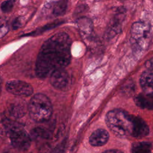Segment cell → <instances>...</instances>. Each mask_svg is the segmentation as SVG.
Listing matches in <instances>:
<instances>
[{"mask_svg":"<svg viewBox=\"0 0 153 153\" xmlns=\"http://www.w3.org/2000/svg\"><path fill=\"white\" fill-rule=\"evenodd\" d=\"M71 41L65 32H59L42 44L35 65L36 76L41 79L54 71L64 69L71 61Z\"/></svg>","mask_w":153,"mask_h":153,"instance_id":"obj_1","label":"cell"},{"mask_svg":"<svg viewBox=\"0 0 153 153\" xmlns=\"http://www.w3.org/2000/svg\"><path fill=\"white\" fill-rule=\"evenodd\" d=\"M135 116L121 109H114L108 112L105 121L108 128L118 137L132 136Z\"/></svg>","mask_w":153,"mask_h":153,"instance_id":"obj_2","label":"cell"},{"mask_svg":"<svg viewBox=\"0 0 153 153\" xmlns=\"http://www.w3.org/2000/svg\"><path fill=\"white\" fill-rule=\"evenodd\" d=\"M28 111L30 118L38 123L48 121L53 113V106L50 99L45 94L37 93L30 100Z\"/></svg>","mask_w":153,"mask_h":153,"instance_id":"obj_3","label":"cell"},{"mask_svg":"<svg viewBox=\"0 0 153 153\" xmlns=\"http://www.w3.org/2000/svg\"><path fill=\"white\" fill-rule=\"evenodd\" d=\"M150 25L145 22H136L131 27V40L134 45L143 50L148 47L150 37Z\"/></svg>","mask_w":153,"mask_h":153,"instance_id":"obj_4","label":"cell"},{"mask_svg":"<svg viewBox=\"0 0 153 153\" xmlns=\"http://www.w3.org/2000/svg\"><path fill=\"white\" fill-rule=\"evenodd\" d=\"M12 145L18 150H27L31 143L30 137L24 130L22 126L18 123L8 134Z\"/></svg>","mask_w":153,"mask_h":153,"instance_id":"obj_5","label":"cell"},{"mask_svg":"<svg viewBox=\"0 0 153 153\" xmlns=\"http://www.w3.org/2000/svg\"><path fill=\"white\" fill-rule=\"evenodd\" d=\"M5 88L9 93L20 96H29L33 91L30 84L17 79L8 81L5 84Z\"/></svg>","mask_w":153,"mask_h":153,"instance_id":"obj_6","label":"cell"},{"mask_svg":"<svg viewBox=\"0 0 153 153\" xmlns=\"http://www.w3.org/2000/svg\"><path fill=\"white\" fill-rule=\"evenodd\" d=\"M50 83L56 89L65 90L69 85V77L65 69L57 70L50 75Z\"/></svg>","mask_w":153,"mask_h":153,"instance_id":"obj_7","label":"cell"},{"mask_svg":"<svg viewBox=\"0 0 153 153\" xmlns=\"http://www.w3.org/2000/svg\"><path fill=\"white\" fill-rule=\"evenodd\" d=\"M109 133L104 129L99 128L93 131L89 138L90 143L94 146L104 145L108 140Z\"/></svg>","mask_w":153,"mask_h":153,"instance_id":"obj_8","label":"cell"},{"mask_svg":"<svg viewBox=\"0 0 153 153\" xmlns=\"http://www.w3.org/2000/svg\"><path fill=\"white\" fill-rule=\"evenodd\" d=\"M136 105L142 109H153V92L140 93L134 99Z\"/></svg>","mask_w":153,"mask_h":153,"instance_id":"obj_9","label":"cell"},{"mask_svg":"<svg viewBox=\"0 0 153 153\" xmlns=\"http://www.w3.org/2000/svg\"><path fill=\"white\" fill-rule=\"evenodd\" d=\"M149 133V128L145 122L140 117L135 116L134 125L132 136L135 137H142Z\"/></svg>","mask_w":153,"mask_h":153,"instance_id":"obj_10","label":"cell"},{"mask_svg":"<svg viewBox=\"0 0 153 153\" xmlns=\"http://www.w3.org/2000/svg\"><path fill=\"white\" fill-rule=\"evenodd\" d=\"M140 84L144 90H153V70L146 69L140 75Z\"/></svg>","mask_w":153,"mask_h":153,"instance_id":"obj_11","label":"cell"},{"mask_svg":"<svg viewBox=\"0 0 153 153\" xmlns=\"http://www.w3.org/2000/svg\"><path fill=\"white\" fill-rule=\"evenodd\" d=\"M77 23L79 30L82 35L88 36L91 34L93 30V23L91 20L87 17H82L79 19Z\"/></svg>","mask_w":153,"mask_h":153,"instance_id":"obj_12","label":"cell"},{"mask_svg":"<svg viewBox=\"0 0 153 153\" xmlns=\"http://www.w3.org/2000/svg\"><path fill=\"white\" fill-rule=\"evenodd\" d=\"M151 144L146 142L135 143L131 148L132 153H151Z\"/></svg>","mask_w":153,"mask_h":153,"instance_id":"obj_13","label":"cell"},{"mask_svg":"<svg viewBox=\"0 0 153 153\" xmlns=\"http://www.w3.org/2000/svg\"><path fill=\"white\" fill-rule=\"evenodd\" d=\"M67 0H59L57 1L53 8V14L55 16H60L63 14L67 8Z\"/></svg>","mask_w":153,"mask_h":153,"instance_id":"obj_14","label":"cell"},{"mask_svg":"<svg viewBox=\"0 0 153 153\" xmlns=\"http://www.w3.org/2000/svg\"><path fill=\"white\" fill-rule=\"evenodd\" d=\"M15 0H6L1 4V10L4 13H8L11 11L14 5Z\"/></svg>","mask_w":153,"mask_h":153,"instance_id":"obj_15","label":"cell"},{"mask_svg":"<svg viewBox=\"0 0 153 153\" xmlns=\"http://www.w3.org/2000/svg\"><path fill=\"white\" fill-rule=\"evenodd\" d=\"M61 23H62V22H54V23H52L47 25L46 26H44V27H42L41 29H39L37 30L36 31L33 32L32 33H30V35L40 33H41L42 32H44V31H45V30H48V29H52V28H53V27H56V26H58V25H60Z\"/></svg>","mask_w":153,"mask_h":153,"instance_id":"obj_16","label":"cell"},{"mask_svg":"<svg viewBox=\"0 0 153 153\" xmlns=\"http://www.w3.org/2000/svg\"><path fill=\"white\" fill-rule=\"evenodd\" d=\"M8 26L6 25H1L0 26V37L3 36L4 35H5L7 33V32H8Z\"/></svg>","mask_w":153,"mask_h":153,"instance_id":"obj_17","label":"cell"},{"mask_svg":"<svg viewBox=\"0 0 153 153\" xmlns=\"http://www.w3.org/2000/svg\"><path fill=\"white\" fill-rule=\"evenodd\" d=\"M145 66L147 69L153 70V57L145 62Z\"/></svg>","mask_w":153,"mask_h":153,"instance_id":"obj_18","label":"cell"},{"mask_svg":"<svg viewBox=\"0 0 153 153\" xmlns=\"http://www.w3.org/2000/svg\"><path fill=\"white\" fill-rule=\"evenodd\" d=\"M20 26H21V23H20V21L19 20V19H18V18L16 19L12 24L13 29L14 30L17 29L18 28H19L20 27Z\"/></svg>","mask_w":153,"mask_h":153,"instance_id":"obj_19","label":"cell"},{"mask_svg":"<svg viewBox=\"0 0 153 153\" xmlns=\"http://www.w3.org/2000/svg\"><path fill=\"white\" fill-rule=\"evenodd\" d=\"M103 153H123V152L117 149H110V150H107L103 152Z\"/></svg>","mask_w":153,"mask_h":153,"instance_id":"obj_20","label":"cell"},{"mask_svg":"<svg viewBox=\"0 0 153 153\" xmlns=\"http://www.w3.org/2000/svg\"><path fill=\"white\" fill-rule=\"evenodd\" d=\"M1 87H2V80L0 78V93H1Z\"/></svg>","mask_w":153,"mask_h":153,"instance_id":"obj_21","label":"cell"}]
</instances>
